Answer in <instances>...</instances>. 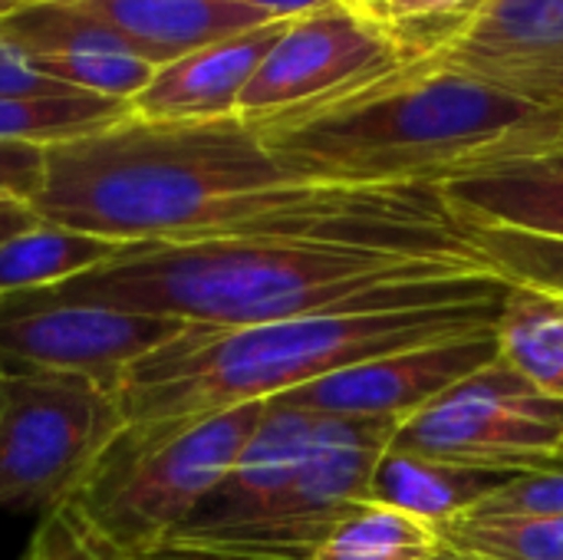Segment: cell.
<instances>
[{"label":"cell","mask_w":563,"mask_h":560,"mask_svg":"<svg viewBox=\"0 0 563 560\" xmlns=\"http://www.w3.org/2000/svg\"><path fill=\"white\" fill-rule=\"evenodd\" d=\"M23 3H30V0H0V20H3L7 13H13V10H20Z\"/></svg>","instance_id":"4dcf8cb0"},{"label":"cell","mask_w":563,"mask_h":560,"mask_svg":"<svg viewBox=\"0 0 563 560\" xmlns=\"http://www.w3.org/2000/svg\"><path fill=\"white\" fill-rule=\"evenodd\" d=\"M33 208L49 224L115 244L310 241L485 264L442 185L300 178L241 116L158 122L129 112L49 145Z\"/></svg>","instance_id":"6da1fadb"},{"label":"cell","mask_w":563,"mask_h":560,"mask_svg":"<svg viewBox=\"0 0 563 560\" xmlns=\"http://www.w3.org/2000/svg\"><path fill=\"white\" fill-rule=\"evenodd\" d=\"M122 244L40 221L0 248V300L59 287L106 264Z\"/></svg>","instance_id":"d6986e66"},{"label":"cell","mask_w":563,"mask_h":560,"mask_svg":"<svg viewBox=\"0 0 563 560\" xmlns=\"http://www.w3.org/2000/svg\"><path fill=\"white\" fill-rule=\"evenodd\" d=\"M501 300L313 314L254 327H188L115 383L125 422L198 419L280 399L320 376L376 356L492 330Z\"/></svg>","instance_id":"277c9868"},{"label":"cell","mask_w":563,"mask_h":560,"mask_svg":"<svg viewBox=\"0 0 563 560\" xmlns=\"http://www.w3.org/2000/svg\"><path fill=\"white\" fill-rule=\"evenodd\" d=\"M558 459H561V462H563V442H561V452H558Z\"/></svg>","instance_id":"836d02e7"},{"label":"cell","mask_w":563,"mask_h":560,"mask_svg":"<svg viewBox=\"0 0 563 560\" xmlns=\"http://www.w3.org/2000/svg\"><path fill=\"white\" fill-rule=\"evenodd\" d=\"M426 560H468V558H465V554H459V551H452V548L445 545L439 554H432V558H426Z\"/></svg>","instance_id":"1f68e13d"},{"label":"cell","mask_w":563,"mask_h":560,"mask_svg":"<svg viewBox=\"0 0 563 560\" xmlns=\"http://www.w3.org/2000/svg\"><path fill=\"white\" fill-rule=\"evenodd\" d=\"M409 59L399 36L373 17L336 3L290 20L277 46L247 83L238 116L264 119L320 96H330L373 73H386Z\"/></svg>","instance_id":"9c48e42d"},{"label":"cell","mask_w":563,"mask_h":560,"mask_svg":"<svg viewBox=\"0 0 563 560\" xmlns=\"http://www.w3.org/2000/svg\"><path fill=\"white\" fill-rule=\"evenodd\" d=\"M508 287L511 281L485 264L435 254L310 241H178L122 244L82 277L3 297L0 310L86 304L224 330L313 314L498 300Z\"/></svg>","instance_id":"7a4b0ae2"},{"label":"cell","mask_w":563,"mask_h":560,"mask_svg":"<svg viewBox=\"0 0 563 560\" xmlns=\"http://www.w3.org/2000/svg\"><path fill=\"white\" fill-rule=\"evenodd\" d=\"M46 149L26 142H0V195L33 201L43 185Z\"/></svg>","instance_id":"4316f807"},{"label":"cell","mask_w":563,"mask_h":560,"mask_svg":"<svg viewBox=\"0 0 563 560\" xmlns=\"http://www.w3.org/2000/svg\"><path fill=\"white\" fill-rule=\"evenodd\" d=\"M228 3L261 10L274 20H297V17H307V13H317V10H327L336 3H346V0H228Z\"/></svg>","instance_id":"f546056e"},{"label":"cell","mask_w":563,"mask_h":560,"mask_svg":"<svg viewBox=\"0 0 563 560\" xmlns=\"http://www.w3.org/2000/svg\"><path fill=\"white\" fill-rule=\"evenodd\" d=\"M468 515H563V462L515 475Z\"/></svg>","instance_id":"cb8c5ba5"},{"label":"cell","mask_w":563,"mask_h":560,"mask_svg":"<svg viewBox=\"0 0 563 560\" xmlns=\"http://www.w3.org/2000/svg\"><path fill=\"white\" fill-rule=\"evenodd\" d=\"M188 323L109 307L0 310V373H69L115 389L122 373Z\"/></svg>","instance_id":"8fae6325"},{"label":"cell","mask_w":563,"mask_h":560,"mask_svg":"<svg viewBox=\"0 0 563 560\" xmlns=\"http://www.w3.org/2000/svg\"><path fill=\"white\" fill-rule=\"evenodd\" d=\"M247 122L287 172L333 185H445L563 145V109L422 56Z\"/></svg>","instance_id":"3957f363"},{"label":"cell","mask_w":563,"mask_h":560,"mask_svg":"<svg viewBox=\"0 0 563 560\" xmlns=\"http://www.w3.org/2000/svg\"><path fill=\"white\" fill-rule=\"evenodd\" d=\"M132 112L125 99H106L92 92L63 96H0V142L59 145L89 132H99Z\"/></svg>","instance_id":"ffe728a7"},{"label":"cell","mask_w":563,"mask_h":560,"mask_svg":"<svg viewBox=\"0 0 563 560\" xmlns=\"http://www.w3.org/2000/svg\"><path fill=\"white\" fill-rule=\"evenodd\" d=\"M563 403L534 389L501 356L396 426L399 452L462 465L534 472L558 459Z\"/></svg>","instance_id":"52a82bcc"},{"label":"cell","mask_w":563,"mask_h":560,"mask_svg":"<svg viewBox=\"0 0 563 560\" xmlns=\"http://www.w3.org/2000/svg\"><path fill=\"white\" fill-rule=\"evenodd\" d=\"M353 10H360V13H369L373 10V3H379V0H346Z\"/></svg>","instance_id":"d6a6232c"},{"label":"cell","mask_w":563,"mask_h":560,"mask_svg":"<svg viewBox=\"0 0 563 560\" xmlns=\"http://www.w3.org/2000/svg\"><path fill=\"white\" fill-rule=\"evenodd\" d=\"M264 409L125 422L63 512L109 558L152 560L238 465Z\"/></svg>","instance_id":"5b68a950"},{"label":"cell","mask_w":563,"mask_h":560,"mask_svg":"<svg viewBox=\"0 0 563 560\" xmlns=\"http://www.w3.org/2000/svg\"><path fill=\"white\" fill-rule=\"evenodd\" d=\"M20 560H115L109 558L102 548H96L86 535H82V528L63 512V508H56V512H49V515H43L40 518V528L33 531V538H30V545H26V551H23V558Z\"/></svg>","instance_id":"d4e9b609"},{"label":"cell","mask_w":563,"mask_h":560,"mask_svg":"<svg viewBox=\"0 0 563 560\" xmlns=\"http://www.w3.org/2000/svg\"><path fill=\"white\" fill-rule=\"evenodd\" d=\"M287 26L290 20H271L155 69L152 83L132 99V112L158 122H205L238 116V102L247 83Z\"/></svg>","instance_id":"5bb4252c"},{"label":"cell","mask_w":563,"mask_h":560,"mask_svg":"<svg viewBox=\"0 0 563 560\" xmlns=\"http://www.w3.org/2000/svg\"><path fill=\"white\" fill-rule=\"evenodd\" d=\"M515 475L521 472L462 465L389 449L373 475V502L399 508L432 528H445L505 488Z\"/></svg>","instance_id":"e0dca14e"},{"label":"cell","mask_w":563,"mask_h":560,"mask_svg":"<svg viewBox=\"0 0 563 560\" xmlns=\"http://www.w3.org/2000/svg\"><path fill=\"white\" fill-rule=\"evenodd\" d=\"M498 360L495 327L429 343L389 356H376L356 366H343L330 376H320L277 403L297 406L313 416H343V419H409L472 373Z\"/></svg>","instance_id":"7c38bea8"},{"label":"cell","mask_w":563,"mask_h":560,"mask_svg":"<svg viewBox=\"0 0 563 560\" xmlns=\"http://www.w3.org/2000/svg\"><path fill=\"white\" fill-rule=\"evenodd\" d=\"M125 426L115 389L69 373H0V508H63Z\"/></svg>","instance_id":"8992f818"},{"label":"cell","mask_w":563,"mask_h":560,"mask_svg":"<svg viewBox=\"0 0 563 560\" xmlns=\"http://www.w3.org/2000/svg\"><path fill=\"white\" fill-rule=\"evenodd\" d=\"M69 7L109 23L155 69L274 17L228 0H66Z\"/></svg>","instance_id":"2e32d148"},{"label":"cell","mask_w":563,"mask_h":560,"mask_svg":"<svg viewBox=\"0 0 563 560\" xmlns=\"http://www.w3.org/2000/svg\"><path fill=\"white\" fill-rule=\"evenodd\" d=\"M445 548L439 528L369 502L350 512L310 554V560H426Z\"/></svg>","instance_id":"44dd1931"},{"label":"cell","mask_w":563,"mask_h":560,"mask_svg":"<svg viewBox=\"0 0 563 560\" xmlns=\"http://www.w3.org/2000/svg\"><path fill=\"white\" fill-rule=\"evenodd\" d=\"M419 56L563 109V0H472Z\"/></svg>","instance_id":"30bf717a"},{"label":"cell","mask_w":563,"mask_h":560,"mask_svg":"<svg viewBox=\"0 0 563 560\" xmlns=\"http://www.w3.org/2000/svg\"><path fill=\"white\" fill-rule=\"evenodd\" d=\"M465 228H505L563 241V145L442 185Z\"/></svg>","instance_id":"9a60e30c"},{"label":"cell","mask_w":563,"mask_h":560,"mask_svg":"<svg viewBox=\"0 0 563 560\" xmlns=\"http://www.w3.org/2000/svg\"><path fill=\"white\" fill-rule=\"evenodd\" d=\"M465 3H472V0H379V3H373V10L366 17H373L383 26H396L406 20L452 13V10H462Z\"/></svg>","instance_id":"83f0119b"},{"label":"cell","mask_w":563,"mask_h":560,"mask_svg":"<svg viewBox=\"0 0 563 560\" xmlns=\"http://www.w3.org/2000/svg\"><path fill=\"white\" fill-rule=\"evenodd\" d=\"M439 535L468 560H563V515H462Z\"/></svg>","instance_id":"7402d4cb"},{"label":"cell","mask_w":563,"mask_h":560,"mask_svg":"<svg viewBox=\"0 0 563 560\" xmlns=\"http://www.w3.org/2000/svg\"><path fill=\"white\" fill-rule=\"evenodd\" d=\"M396 426V419L317 416L307 462L287 495L254 531L208 560H310L350 512L373 502V475Z\"/></svg>","instance_id":"ba28073f"},{"label":"cell","mask_w":563,"mask_h":560,"mask_svg":"<svg viewBox=\"0 0 563 560\" xmlns=\"http://www.w3.org/2000/svg\"><path fill=\"white\" fill-rule=\"evenodd\" d=\"M468 234L485 264L511 284H534L563 294V241L505 228H468Z\"/></svg>","instance_id":"603a6c76"},{"label":"cell","mask_w":563,"mask_h":560,"mask_svg":"<svg viewBox=\"0 0 563 560\" xmlns=\"http://www.w3.org/2000/svg\"><path fill=\"white\" fill-rule=\"evenodd\" d=\"M40 221H43V218L36 215L33 201L16 198V195H0V248H3L10 238H16V234L36 228Z\"/></svg>","instance_id":"f1b7e54d"},{"label":"cell","mask_w":563,"mask_h":560,"mask_svg":"<svg viewBox=\"0 0 563 560\" xmlns=\"http://www.w3.org/2000/svg\"><path fill=\"white\" fill-rule=\"evenodd\" d=\"M495 343L511 370L563 403V294L511 284L495 320Z\"/></svg>","instance_id":"ac0fdd59"},{"label":"cell","mask_w":563,"mask_h":560,"mask_svg":"<svg viewBox=\"0 0 563 560\" xmlns=\"http://www.w3.org/2000/svg\"><path fill=\"white\" fill-rule=\"evenodd\" d=\"M0 26L43 76L79 92L132 102L155 76V66L109 23L66 0H30L7 13Z\"/></svg>","instance_id":"4fadbf2b"},{"label":"cell","mask_w":563,"mask_h":560,"mask_svg":"<svg viewBox=\"0 0 563 560\" xmlns=\"http://www.w3.org/2000/svg\"><path fill=\"white\" fill-rule=\"evenodd\" d=\"M63 92H79L69 86L53 83L43 76L30 56L13 43V36L0 26V96H63Z\"/></svg>","instance_id":"484cf974"}]
</instances>
